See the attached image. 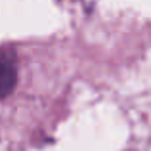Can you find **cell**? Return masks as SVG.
Listing matches in <instances>:
<instances>
[{
    "mask_svg": "<svg viewBox=\"0 0 151 151\" xmlns=\"http://www.w3.org/2000/svg\"><path fill=\"white\" fill-rule=\"evenodd\" d=\"M15 77H17V67H15V58L12 54L10 48H4L2 52V73H0V78H2V96H10V92L15 86Z\"/></svg>",
    "mask_w": 151,
    "mask_h": 151,
    "instance_id": "6da1fadb",
    "label": "cell"
}]
</instances>
